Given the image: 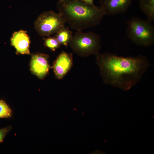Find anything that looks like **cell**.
Segmentation results:
<instances>
[{
	"mask_svg": "<svg viewBox=\"0 0 154 154\" xmlns=\"http://www.w3.org/2000/svg\"><path fill=\"white\" fill-rule=\"evenodd\" d=\"M139 6L147 19L154 20V0H139Z\"/></svg>",
	"mask_w": 154,
	"mask_h": 154,
	"instance_id": "11",
	"label": "cell"
},
{
	"mask_svg": "<svg viewBox=\"0 0 154 154\" xmlns=\"http://www.w3.org/2000/svg\"><path fill=\"white\" fill-rule=\"evenodd\" d=\"M12 110L6 102L0 100V118L10 117L12 116Z\"/></svg>",
	"mask_w": 154,
	"mask_h": 154,
	"instance_id": "13",
	"label": "cell"
},
{
	"mask_svg": "<svg viewBox=\"0 0 154 154\" xmlns=\"http://www.w3.org/2000/svg\"><path fill=\"white\" fill-rule=\"evenodd\" d=\"M73 64V53L62 51L54 61L52 67L56 78L62 79L70 71Z\"/></svg>",
	"mask_w": 154,
	"mask_h": 154,
	"instance_id": "7",
	"label": "cell"
},
{
	"mask_svg": "<svg viewBox=\"0 0 154 154\" xmlns=\"http://www.w3.org/2000/svg\"><path fill=\"white\" fill-rule=\"evenodd\" d=\"M50 68L49 56L48 54L37 53L32 56L31 70L39 78L43 79L46 77L49 72Z\"/></svg>",
	"mask_w": 154,
	"mask_h": 154,
	"instance_id": "8",
	"label": "cell"
},
{
	"mask_svg": "<svg viewBox=\"0 0 154 154\" xmlns=\"http://www.w3.org/2000/svg\"><path fill=\"white\" fill-rule=\"evenodd\" d=\"M127 36L132 42L137 45L148 46L154 42V27L151 21L137 17L127 22Z\"/></svg>",
	"mask_w": 154,
	"mask_h": 154,
	"instance_id": "3",
	"label": "cell"
},
{
	"mask_svg": "<svg viewBox=\"0 0 154 154\" xmlns=\"http://www.w3.org/2000/svg\"><path fill=\"white\" fill-rule=\"evenodd\" d=\"M86 3L91 5H94V0H80Z\"/></svg>",
	"mask_w": 154,
	"mask_h": 154,
	"instance_id": "15",
	"label": "cell"
},
{
	"mask_svg": "<svg viewBox=\"0 0 154 154\" xmlns=\"http://www.w3.org/2000/svg\"><path fill=\"white\" fill-rule=\"evenodd\" d=\"M56 6L66 23L77 31L99 25L104 15L99 7L80 0H58Z\"/></svg>",
	"mask_w": 154,
	"mask_h": 154,
	"instance_id": "2",
	"label": "cell"
},
{
	"mask_svg": "<svg viewBox=\"0 0 154 154\" xmlns=\"http://www.w3.org/2000/svg\"><path fill=\"white\" fill-rule=\"evenodd\" d=\"M132 0H100V7L104 15H114L125 13Z\"/></svg>",
	"mask_w": 154,
	"mask_h": 154,
	"instance_id": "6",
	"label": "cell"
},
{
	"mask_svg": "<svg viewBox=\"0 0 154 154\" xmlns=\"http://www.w3.org/2000/svg\"><path fill=\"white\" fill-rule=\"evenodd\" d=\"M96 60L103 82L125 90L135 86L151 65L147 58L141 55L123 57L99 53Z\"/></svg>",
	"mask_w": 154,
	"mask_h": 154,
	"instance_id": "1",
	"label": "cell"
},
{
	"mask_svg": "<svg viewBox=\"0 0 154 154\" xmlns=\"http://www.w3.org/2000/svg\"><path fill=\"white\" fill-rule=\"evenodd\" d=\"M73 36V32L68 27H63L56 33L55 37L61 45L67 46Z\"/></svg>",
	"mask_w": 154,
	"mask_h": 154,
	"instance_id": "10",
	"label": "cell"
},
{
	"mask_svg": "<svg viewBox=\"0 0 154 154\" xmlns=\"http://www.w3.org/2000/svg\"><path fill=\"white\" fill-rule=\"evenodd\" d=\"M66 23L59 13L48 11L43 12L39 15L35 22L34 26L39 35L48 37L56 33L65 26Z\"/></svg>",
	"mask_w": 154,
	"mask_h": 154,
	"instance_id": "5",
	"label": "cell"
},
{
	"mask_svg": "<svg viewBox=\"0 0 154 154\" xmlns=\"http://www.w3.org/2000/svg\"><path fill=\"white\" fill-rule=\"evenodd\" d=\"M69 45L73 52L81 57L96 55L101 48V37L98 34L92 32L77 31Z\"/></svg>",
	"mask_w": 154,
	"mask_h": 154,
	"instance_id": "4",
	"label": "cell"
},
{
	"mask_svg": "<svg viewBox=\"0 0 154 154\" xmlns=\"http://www.w3.org/2000/svg\"><path fill=\"white\" fill-rule=\"evenodd\" d=\"M11 126L0 129V143L3 142L6 136L11 130Z\"/></svg>",
	"mask_w": 154,
	"mask_h": 154,
	"instance_id": "14",
	"label": "cell"
},
{
	"mask_svg": "<svg viewBox=\"0 0 154 154\" xmlns=\"http://www.w3.org/2000/svg\"><path fill=\"white\" fill-rule=\"evenodd\" d=\"M44 45L53 51L59 48L61 45L55 37H48L44 39Z\"/></svg>",
	"mask_w": 154,
	"mask_h": 154,
	"instance_id": "12",
	"label": "cell"
},
{
	"mask_svg": "<svg viewBox=\"0 0 154 154\" xmlns=\"http://www.w3.org/2000/svg\"><path fill=\"white\" fill-rule=\"evenodd\" d=\"M11 45L17 54H30V37L26 31L21 30L15 32L11 38Z\"/></svg>",
	"mask_w": 154,
	"mask_h": 154,
	"instance_id": "9",
	"label": "cell"
}]
</instances>
